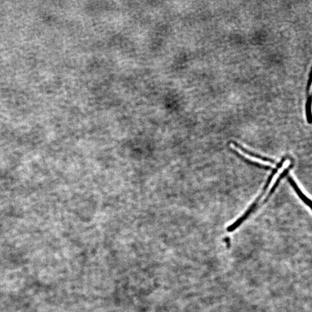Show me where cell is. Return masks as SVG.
<instances>
[{"mask_svg": "<svg viewBox=\"0 0 312 312\" xmlns=\"http://www.w3.org/2000/svg\"><path fill=\"white\" fill-rule=\"evenodd\" d=\"M288 181L290 182L291 187H293L295 192H297V194L299 195V197H300L301 200L305 202V204L309 206V207L311 208V201L310 200V199L305 196L303 192L301 191L300 188L298 187L297 185L293 180V179L288 176Z\"/></svg>", "mask_w": 312, "mask_h": 312, "instance_id": "6da1fadb", "label": "cell"}]
</instances>
